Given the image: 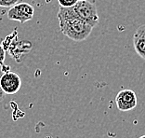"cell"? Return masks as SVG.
Listing matches in <instances>:
<instances>
[{
  "mask_svg": "<svg viewBox=\"0 0 145 138\" xmlns=\"http://www.w3.org/2000/svg\"><path fill=\"white\" fill-rule=\"evenodd\" d=\"M58 19L61 33L74 41H83L91 34L93 26L87 24L76 15L72 7H60Z\"/></svg>",
  "mask_w": 145,
  "mask_h": 138,
  "instance_id": "6da1fadb",
  "label": "cell"
},
{
  "mask_svg": "<svg viewBox=\"0 0 145 138\" xmlns=\"http://www.w3.org/2000/svg\"><path fill=\"white\" fill-rule=\"evenodd\" d=\"M74 9L79 18L85 21L87 24L95 27L99 22V15L97 8L93 3L88 0L77 1L74 7Z\"/></svg>",
  "mask_w": 145,
  "mask_h": 138,
  "instance_id": "7a4b0ae2",
  "label": "cell"
},
{
  "mask_svg": "<svg viewBox=\"0 0 145 138\" xmlns=\"http://www.w3.org/2000/svg\"><path fill=\"white\" fill-rule=\"evenodd\" d=\"M35 9L28 3H19L9 8L7 16L11 21L19 22L21 24H25L26 22L31 21L34 17Z\"/></svg>",
  "mask_w": 145,
  "mask_h": 138,
  "instance_id": "3957f363",
  "label": "cell"
},
{
  "mask_svg": "<svg viewBox=\"0 0 145 138\" xmlns=\"http://www.w3.org/2000/svg\"><path fill=\"white\" fill-rule=\"evenodd\" d=\"M0 87L5 94H15L22 87V78L15 72H4L0 77Z\"/></svg>",
  "mask_w": 145,
  "mask_h": 138,
  "instance_id": "277c9868",
  "label": "cell"
},
{
  "mask_svg": "<svg viewBox=\"0 0 145 138\" xmlns=\"http://www.w3.org/2000/svg\"><path fill=\"white\" fill-rule=\"evenodd\" d=\"M115 103L120 111L132 110L137 106V95L132 90L120 91L115 97Z\"/></svg>",
  "mask_w": 145,
  "mask_h": 138,
  "instance_id": "5b68a950",
  "label": "cell"
},
{
  "mask_svg": "<svg viewBox=\"0 0 145 138\" xmlns=\"http://www.w3.org/2000/svg\"><path fill=\"white\" fill-rule=\"evenodd\" d=\"M133 45L138 55L145 60V24L140 26L135 32Z\"/></svg>",
  "mask_w": 145,
  "mask_h": 138,
  "instance_id": "8992f818",
  "label": "cell"
},
{
  "mask_svg": "<svg viewBox=\"0 0 145 138\" xmlns=\"http://www.w3.org/2000/svg\"><path fill=\"white\" fill-rule=\"evenodd\" d=\"M77 0H58V3L60 7L63 8H71L76 4Z\"/></svg>",
  "mask_w": 145,
  "mask_h": 138,
  "instance_id": "52a82bcc",
  "label": "cell"
},
{
  "mask_svg": "<svg viewBox=\"0 0 145 138\" xmlns=\"http://www.w3.org/2000/svg\"><path fill=\"white\" fill-rule=\"evenodd\" d=\"M19 0H1L0 8H10L13 5L17 4Z\"/></svg>",
  "mask_w": 145,
  "mask_h": 138,
  "instance_id": "ba28073f",
  "label": "cell"
},
{
  "mask_svg": "<svg viewBox=\"0 0 145 138\" xmlns=\"http://www.w3.org/2000/svg\"><path fill=\"white\" fill-rule=\"evenodd\" d=\"M5 58H6V51H5L4 47L0 44V66L4 64Z\"/></svg>",
  "mask_w": 145,
  "mask_h": 138,
  "instance_id": "9c48e42d",
  "label": "cell"
},
{
  "mask_svg": "<svg viewBox=\"0 0 145 138\" xmlns=\"http://www.w3.org/2000/svg\"><path fill=\"white\" fill-rule=\"evenodd\" d=\"M4 68H5L4 65H1V66H0V77H1L2 74L4 73ZM4 96H5V93H4V91H2L1 87H0V102L4 99Z\"/></svg>",
  "mask_w": 145,
  "mask_h": 138,
  "instance_id": "30bf717a",
  "label": "cell"
},
{
  "mask_svg": "<svg viewBox=\"0 0 145 138\" xmlns=\"http://www.w3.org/2000/svg\"><path fill=\"white\" fill-rule=\"evenodd\" d=\"M139 138H145V135H142V136H140V137H139Z\"/></svg>",
  "mask_w": 145,
  "mask_h": 138,
  "instance_id": "8fae6325",
  "label": "cell"
},
{
  "mask_svg": "<svg viewBox=\"0 0 145 138\" xmlns=\"http://www.w3.org/2000/svg\"><path fill=\"white\" fill-rule=\"evenodd\" d=\"M77 1H84V0H77Z\"/></svg>",
  "mask_w": 145,
  "mask_h": 138,
  "instance_id": "7c38bea8",
  "label": "cell"
},
{
  "mask_svg": "<svg viewBox=\"0 0 145 138\" xmlns=\"http://www.w3.org/2000/svg\"><path fill=\"white\" fill-rule=\"evenodd\" d=\"M0 2H1V0H0Z\"/></svg>",
  "mask_w": 145,
  "mask_h": 138,
  "instance_id": "4fadbf2b",
  "label": "cell"
}]
</instances>
